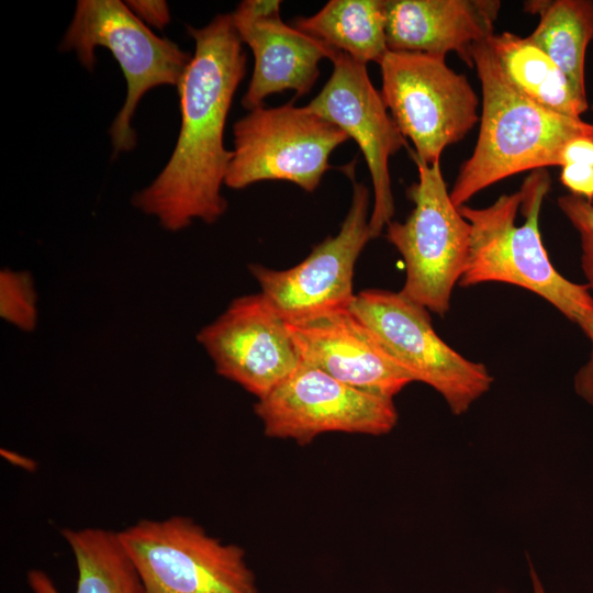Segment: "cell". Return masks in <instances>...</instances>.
Segmentation results:
<instances>
[{
    "instance_id": "6da1fadb",
    "label": "cell",
    "mask_w": 593,
    "mask_h": 593,
    "mask_svg": "<svg viewBox=\"0 0 593 593\" xmlns=\"http://www.w3.org/2000/svg\"><path fill=\"white\" fill-rule=\"evenodd\" d=\"M194 53L178 86L181 124L172 154L158 176L132 198L133 205L170 232L194 220L212 224L226 211L221 193L233 152L224 131L247 55L231 13L202 27L187 26Z\"/></svg>"
},
{
    "instance_id": "7a4b0ae2",
    "label": "cell",
    "mask_w": 593,
    "mask_h": 593,
    "mask_svg": "<svg viewBox=\"0 0 593 593\" xmlns=\"http://www.w3.org/2000/svg\"><path fill=\"white\" fill-rule=\"evenodd\" d=\"M471 56L481 85L482 113L474 149L449 191L457 208L505 178L559 166L570 141L593 137L592 123L546 109L516 90L488 40L475 43Z\"/></svg>"
},
{
    "instance_id": "3957f363",
    "label": "cell",
    "mask_w": 593,
    "mask_h": 593,
    "mask_svg": "<svg viewBox=\"0 0 593 593\" xmlns=\"http://www.w3.org/2000/svg\"><path fill=\"white\" fill-rule=\"evenodd\" d=\"M550 186L548 172L534 170L518 191L502 194L485 208H458L471 226L468 262L459 284L503 282L524 288L579 325L593 312L591 290L557 271L539 232V212Z\"/></svg>"
},
{
    "instance_id": "277c9868",
    "label": "cell",
    "mask_w": 593,
    "mask_h": 593,
    "mask_svg": "<svg viewBox=\"0 0 593 593\" xmlns=\"http://www.w3.org/2000/svg\"><path fill=\"white\" fill-rule=\"evenodd\" d=\"M104 47L119 63L126 81L124 103L110 126L115 154L132 150V120L142 98L159 86H179L191 56L175 42L156 35L121 0H79L59 48L74 52L92 70L96 49Z\"/></svg>"
},
{
    "instance_id": "5b68a950",
    "label": "cell",
    "mask_w": 593,
    "mask_h": 593,
    "mask_svg": "<svg viewBox=\"0 0 593 593\" xmlns=\"http://www.w3.org/2000/svg\"><path fill=\"white\" fill-rule=\"evenodd\" d=\"M418 181L407 188L414 209L404 222H390L385 238L401 254L405 282L400 293L444 316L469 257L471 226L454 204L440 161L423 163L411 152Z\"/></svg>"
},
{
    "instance_id": "8992f818",
    "label": "cell",
    "mask_w": 593,
    "mask_h": 593,
    "mask_svg": "<svg viewBox=\"0 0 593 593\" xmlns=\"http://www.w3.org/2000/svg\"><path fill=\"white\" fill-rule=\"evenodd\" d=\"M119 534L145 593H258L244 549L190 517L144 518Z\"/></svg>"
},
{
    "instance_id": "52a82bcc",
    "label": "cell",
    "mask_w": 593,
    "mask_h": 593,
    "mask_svg": "<svg viewBox=\"0 0 593 593\" xmlns=\"http://www.w3.org/2000/svg\"><path fill=\"white\" fill-rule=\"evenodd\" d=\"M446 57L389 51L380 63L381 96L423 163L440 161L444 149L460 142L478 123L479 98L468 78Z\"/></svg>"
},
{
    "instance_id": "ba28073f",
    "label": "cell",
    "mask_w": 593,
    "mask_h": 593,
    "mask_svg": "<svg viewBox=\"0 0 593 593\" xmlns=\"http://www.w3.org/2000/svg\"><path fill=\"white\" fill-rule=\"evenodd\" d=\"M233 135L224 184L235 190L282 180L313 192L332 168L333 150L349 139L340 127L293 102L250 110L235 122Z\"/></svg>"
},
{
    "instance_id": "9c48e42d",
    "label": "cell",
    "mask_w": 593,
    "mask_h": 593,
    "mask_svg": "<svg viewBox=\"0 0 593 593\" xmlns=\"http://www.w3.org/2000/svg\"><path fill=\"white\" fill-rule=\"evenodd\" d=\"M349 310L387 351L414 378L434 388L455 415L489 391L493 378L435 332L428 310L399 292L368 289L355 295Z\"/></svg>"
},
{
    "instance_id": "30bf717a",
    "label": "cell",
    "mask_w": 593,
    "mask_h": 593,
    "mask_svg": "<svg viewBox=\"0 0 593 593\" xmlns=\"http://www.w3.org/2000/svg\"><path fill=\"white\" fill-rule=\"evenodd\" d=\"M369 189L354 181L348 213L335 236L315 245L296 266L273 270L250 265L270 305L287 323H301L334 312L348 310L355 299V265L372 238L369 228Z\"/></svg>"
},
{
    "instance_id": "8fae6325",
    "label": "cell",
    "mask_w": 593,
    "mask_h": 593,
    "mask_svg": "<svg viewBox=\"0 0 593 593\" xmlns=\"http://www.w3.org/2000/svg\"><path fill=\"white\" fill-rule=\"evenodd\" d=\"M254 411L270 438L306 445L325 433L384 435L398 422L393 399L348 387L301 361Z\"/></svg>"
},
{
    "instance_id": "7c38bea8",
    "label": "cell",
    "mask_w": 593,
    "mask_h": 593,
    "mask_svg": "<svg viewBox=\"0 0 593 593\" xmlns=\"http://www.w3.org/2000/svg\"><path fill=\"white\" fill-rule=\"evenodd\" d=\"M333 71L320 93L307 105L311 112L335 124L354 138L367 163L374 193L369 219L372 238L394 215L389 159L407 142L392 119L368 75L367 65L336 52Z\"/></svg>"
},
{
    "instance_id": "4fadbf2b",
    "label": "cell",
    "mask_w": 593,
    "mask_h": 593,
    "mask_svg": "<svg viewBox=\"0 0 593 593\" xmlns=\"http://www.w3.org/2000/svg\"><path fill=\"white\" fill-rule=\"evenodd\" d=\"M217 374L257 400L265 398L300 366L287 323L259 292L234 299L197 336Z\"/></svg>"
},
{
    "instance_id": "5bb4252c",
    "label": "cell",
    "mask_w": 593,
    "mask_h": 593,
    "mask_svg": "<svg viewBox=\"0 0 593 593\" xmlns=\"http://www.w3.org/2000/svg\"><path fill=\"white\" fill-rule=\"evenodd\" d=\"M281 1L245 0L231 13L242 41L253 52L255 64L242 105L248 111L262 105L270 94L284 90L296 97L310 92L320 75L318 64L337 52L284 23Z\"/></svg>"
},
{
    "instance_id": "9a60e30c",
    "label": "cell",
    "mask_w": 593,
    "mask_h": 593,
    "mask_svg": "<svg viewBox=\"0 0 593 593\" xmlns=\"http://www.w3.org/2000/svg\"><path fill=\"white\" fill-rule=\"evenodd\" d=\"M287 327L302 362L348 387L393 399L415 381L349 309Z\"/></svg>"
},
{
    "instance_id": "2e32d148",
    "label": "cell",
    "mask_w": 593,
    "mask_h": 593,
    "mask_svg": "<svg viewBox=\"0 0 593 593\" xmlns=\"http://www.w3.org/2000/svg\"><path fill=\"white\" fill-rule=\"evenodd\" d=\"M500 0H387L389 51L446 57L473 67L472 47L494 35Z\"/></svg>"
},
{
    "instance_id": "e0dca14e",
    "label": "cell",
    "mask_w": 593,
    "mask_h": 593,
    "mask_svg": "<svg viewBox=\"0 0 593 593\" xmlns=\"http://www.w3.org/2000/svg\"><path fill=\"white\" fill-rule=\"evenodd\" d=\"M77 567L75 593H145L138 571L119 532L100 527L64 528ZM26 582L32 593H60L41 569H31Z\"/></svg>"
},
{
    "instance_id": "ac0fdd59",
    "label": "cell",
    "mask_w": 593,
    "mask_h": 593,
    "mask_svg": "<svg viewBox=\"0 0 593 593\" xmlns=\"http://www.w3.org/2000/svg\"><path fill=\"white\" fill-rule=\"evenodd\" d=\"M489 44L501 69L523 96L557 113L581 119L589 109L567 75L530 38L514 33L494 34Z\"/></svg>"
},
{
    "instance_id": "d6986e66",
    "label": "cell",
    "mask_w": 593,
    "mask_h": 593,
    "mask_svg": "<svg viewBox=\"0 0 593 593\" xmlns=\"http://www.w3.org/2000/svg\"><path fill=\"white\" fill-rule=\"evenodd\" d=\"M385 24L387 0H331L291 25L356 61L380 65L389 52Z\"/></svg>"
},
{
    "instance_id": "ffe728a7",
    "label": "cell",
    "mask_w": 593,
    "mask_h": 593,
    "mask_svg": "<svg viewBox=\"0 0 593 593\" xmlns=\"http://www.w3.org/2000/svg\"><path fill=\"white\" fill-rule=\"evenodd\" d=\"M524 10L539 22L528 37L567 75L586 98L585 54L593 42L592 0H529Z\"/></svg>"
},
{
    "instance_id": "44dd1931",
    "label": "cell",
    "mask_w": 593,
    "mask_h": 593,
    "mask_svg": "<svg viewBox=\"0 0 593 593\" xmlns=\"http://www.w3.org/2000/svg\"><path fill=\"white\" fill-rule=\"evenodd\" d=\"M0 316L22 332H33L38 320L37 292L26 270L0 271Z\"/></svg>"
},
{
    "instance_id": "7402d4cb",
    "label": "cell",
    "mask_w": 593,
    "mask_h": 593,
    "mask_svg": "<svg viewBox=\"0 0 593 593\" xmlns=\"http://www.w3.org/2000/svg\"><path fill=\"white\" fill-rule=\"evenodd\" d=\"M557 202L579 234L581 268L588 281L586 286L593 291V202L573 194L561 195Z\"/></svg>"
},
{
    "instance_id": "603a6c76",
    "label": "cell",
    "mask_w": 593,
    "mask_h": 593,
    "mask_svg": "<svg viewBox=\"0 0 593 593\" xmlns=\"http://www.w3.org/2000/svg\"><path fill=\"white\" fill-rule=\"evenodd\" d=\"M560 182L570 194L593 202V166L568 164L561 166Z\"/></svg>"
},
{
    "instance_id": "cb8c5ba5",
    "label": "cell",
    "mask_w": 593,
    "mask_h": 593,
    "mask_svg": "<svg viewBox=\"0 0 593 593\" xmlns=\"http://www.w3.org/2000/svg\"><path fill=\"white\" fill-rule=\"evenodd\" d=\"M578 326L590 339L592 351L589 361L579 369L574 377V390L593 407V312L586 315Z\"/></svg>"
},
{
    "instance_id": "d4e9b609",
    "label": "cell",
    "mask_w": 593,
    "mask_h": 593,
    "mask_svg": "<svg viewBox=\"0 0 593 593\" xmlns=\"http://www.w3.org/2000/svg\"><path fill=\"white\" fill-rule=\"evenodd\" d=\"M125 3L147 26L163 30L170 23V10L166 1L128 0Z\"/></svg>"
},
{
    "instance_id": "484cf974",
    "label": "cell",
    "mask_w": 593,
    "mask_h": 593,
    "mask_svg": "<svg viewBox=\"0 0 593 593\" xmlns=\"http://www.w3.org/2000/svg\"><path fill=\"white\" fill-rule=\"evenodd\" d=\"M568 164L593 166V137H578L563 147L559 166Z\"/></svg>"
},
{
    "instance_id": "4316f807",
    "label": "cell",
    "mask_w": 593,
    "mask_h": 593,
    "mask_svg": "<svg viewBox=\"0 0 593 593\" xmlns=\"http://www.w3.org/2000/svg\"><path fill=\"white\" fill-rule=\"evenodd\" d=\"M528 564H529V574H530L532 584H533V593H546L544 585L541 581L539 580L538 574L535 571V568L532 564L530 560L528 561Z\"/></svg>"
},
{
    "instance_id": "83f0119b",
    "label": "cell",
    "mask_w": 593,
    "mask_h": 593,
    "mask_svg": "<svg viewBox=\"0 0 593 593\" xmlns=\"http://www.w3.org/2000/svg\"><path fill=\"white\" fill-rule=\"evenodd\" d=\"M591 110H592V112H593V103H592V105H591Z\"/></svg>"
}]
</instances>
